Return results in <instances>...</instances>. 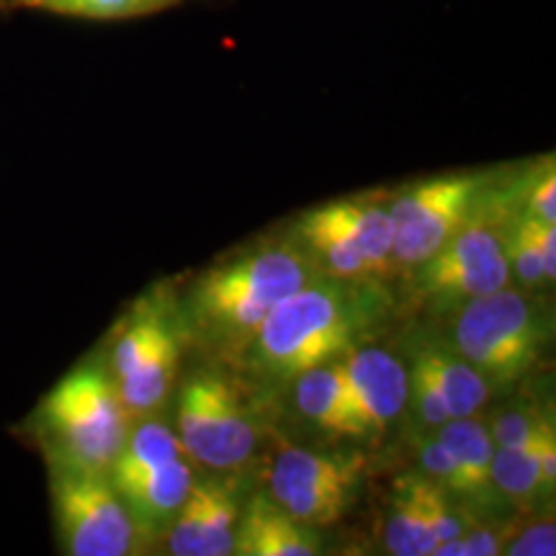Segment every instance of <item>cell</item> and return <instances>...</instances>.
<instances>
[{
	"label": "cell",
	"instance_id": "cell-25",
	"mask_svg": "<svg viewBox=\"0 0 556 556\" xmlns=\"http://www.w3.org/2000/svg\"><path fill=\"white\" fill-rule=\"evenodd\" d=\"M407 409L415 426L422 430H438L451 420L446 402L435 392L433 381L426 377L420 366L407 361Z\"/></svg>",
	"mask_w": 556,
	"mask_h": 556
},
{
	"label": "cell",
	"instance_id": "cell-14",
	"mask_svg": "<svg viewBox=\"0 0 556 556\" xmlns=\"http://www.w3.org/2000/svg\"><path fill=\"white\" fill-rule=\"evenodd\" d=\"M325 552L319 528H312L281 505H276L266 492L248 495L242 507L235 554L238 556H317Z\"/></svg>",
	"mask_w": 556,
	"mask_h": 556
},
{
	"label": "cell",
	"instance_id": "cell-17",
	"mask_svg": "<svg viewBox=\"0 0 556 556\" xmlns=\"http://www.w3.org/2000/svg\"><path fill=\"white\" fill-rule=\"evenodd\" d=\"M287 389L291 392V402H294L299 415L312 428L330 438L356 441L343 358L299 374Z\"/></svg>",
	"mask_w": 556,
	"mask_h": 556
},
{
	"label": "cell",
	"instance_id": "cell-21",
	"mask_svg": "<svg viewBox=\"0 0 556 556\" xmlns=\"http://www.w3.org/2000/svg\"><path fill=\"white\" fill-rule=\"evenodd\" d=\"M492 441L497 448H526L528 443L536 441L546 430H554V417L546 407L539 405H518L503 407L486 420Z\"/></svg>",
	"mask_w": 556,
	"mask_h": 556
},
{
	"label": "cell",
	"instance_id": "cell-22",
	"mask_svg": "<svg viewBox=\"0 0 556 556\" xmlns=\"http://www.w3.org/2000/svg\"><path fill=\"white\" fill-rule=\"evenodd\" d=\"M505 255H507V266H510V276L516 278L526 291H539L544 289L546 283H552L546 278L539 248L536 242H533L531 232H528L520 212H516V217H513L510 225H507Z\"/></svg>",
	"mask_w": 556,
	"mask_h": 556
},
{
	"label": "cell",
	"instance_id": "cell-11",
	"mask_svg": "<svg viewBox=\"0 0 556 556\" xmlns=\"http://www.w3.org/2000/svg\"><path fill=\"white\" fill-rule=\"evenodd\" d=\"M242 469L197 475L189 495L165 531V552L176 556H229L248 500Z\"/></svg>",
	"mask_w": 556,
	"mask_h": 556
},
{
	"label": "cell",
	"instance_id": "cell-9",
	"mask_svg": "<svg viewBox=\"0 0 556 556\" xmlns=\"http://www.w3.org/2000/svg\"><path fill=\"white\" fill-rule=\"evenodd\" d=\"M52 503L62 552L73 556H127L144 544L109 471L50 464Z\"/></svg>",
	"mask_w": 556,
	"mask_h": 556
},
{
	"label": "cell",
	"instance_id": "cell-26",
	"mask_svg": "<svg viewBox=\"0 0 556 556\" xmlns=\"http://www.w3.org/2000/svg\"><path fill=\"white\" fill-rule=\"evenodd\" d=\"M556 552V526L552 518H539L533 523L518 526L510 541H507L505 554L510 556H552Z\"/></svg>",
	"mask_w": 556,
	"mask_h": 556
},
{
	"label": "cell",
	"instance_id": "cell-12",
	"mask_svg": "<svg viewBox=\"0 0 556 556\" xmlns=\"http://www.w3.org/2000/svg\"><path fill=\"white\" fill-rule=\"evenodd\" d=\"M356 441L387 435L407 409V366L387 348L361 345L343 358Z\"/></svg>",
	"mask_w": 556,
	"mask_h": 556
},
{
	"label": "cell",
	"instance_id": "cell-1",
	"mask_svg": "<svg viewBox=\"0 0 556 556\" xmlns=\"http://www.w3.org/2000/svg\"><path fill=\"white\" fill-rule=\"evenodd\" d=\"M392 307L387 283L315 276L278 302L238 364L263 384L289 387L299 374L377 338Z\"/></svg>",
	"mask_w": 556,
	"mask_h": 556
},
{
	"label": "cell",
	"instance_id": "cell-23",
	"mask_svg": "<svg viewBox=\"0 0 556 556\" xmlns=\"http://www.w3.org/2000/svg\"><path fill=\"white\" fill-rule=\"evenodd\" d=\"M518 212L536 214L546 222H556V173L554 157L541 160L536 168L526 170L510 184Z\"/></svg>",
	"mask_w": 556,
	"mask_h": 556
},
{
	"label": "cell",
	"instance_id": "cell-19",
	"mask_svg": "<svg viewBox=\"0 0 556 556\" xmlns=\"http://www.w3.org/2000/svg\"><path fill=\"white\" fill-rule=\"evenodd\" d=\"M384 544L394 556H433L435 536L415 492V471L394 479L387 500Z\"/></svg>",
	"mask_w": 556,
	"mask_h": 556
},
{
	"label": "cell",
	"instance_id": "cell-20",
	"mask_svg": "<svg viewBox=\"0 0 556 556\" xmlns=\"http://www.w3.org/2000/svg\"><path fill=\"white\" fill-rule=\"evenodd\" d=\"M26 9H37L58 16L90 18V21H119L152 16V13L168 11L180 0H16Z\"/></svg>",
	"mask_w": 556,
	"mask_h": 556
},
{
	"label": "cell",
	"instance_id": "cell-16",
	"mask_svg": "<svg viewBox=\"0 0 556 556\" xmlns=\"http://www.w3.org/2000/svg\"><path fill=\"white\" fill-rule=\"evenodd\" d=\"M409 361L420 366L426 377L433 381L435 392L446 402L451 420L482 415L495 394L482 374L467 358L458 356L448 340L420 338L409 353Z\"/></svg>",
	"mask_w": 556,
	"mask_h": 556
},
{
	"label": "cell",
	"instance_id": "cell-18",
	"mask_svg": "<svg viewBox=\"0 0 556 556\" xmlns=\"http://www.w3.org/2000/svg\"><path fill=\"white\" fill-rule=\"evenodd\" d=\"M556 462L528 448H497L492 456V484L507 507L533 513L554 495Z\"/></svg>",
	"mask_w": 556,
	"mask_h": 556
},
{
	"label": "cell",
	"instance_id": "cell-24",
	"mask_svg": "<svg viewBox=\"0 0 556 556\" xmlns=\"http://www.w3.org/2000/svg\"><path fill=\"white\" fill-rule=\"evenodd\" d=\"M415 443H417V471H420V475H426L428 479H433L435 484H441L443 490L451 492L458 503H464L471 510L467 482H464V477L456 467L454 456H451L448 448L438 441V435L433 433V430H422V435H417Z\"/></svg>",
	"mask_w": 556,
	"mask_h": 556
},
{
	"label": "cell",
	"instance_id": "cell-8",
	"mask_svg": "<svg viewBox=\"0 0 556 556\" xmlns=\"http://www.w3.org/2000/svg\"><path fill=\"white\" fill-rule=\"evenodd\" d=\"M492 173H441L413 180L387 199L397 274L435 255L471 219Z\"/></svg>",
	"mask_w": 556,
	"mask_h": 556
},
{
	"label": "cell",
	"instance_id": "cell-10",
	"mask_svg": "<svg viewBox=\"0 0 556 556\" xmlns=\"http://www.w3.org/2000/svg\"><path fill=\"white\" fill-rule=\"evenodd\" d=\"M366 482L358 451L283 448L268 464L266 495L312 528H330L348 516Z\"/></svg>",
	"mask_w": 556,
	"mask_h": 556
},
{
	"label": "cell",
	"instance_id": "cell-13",
	"mask_svg": "<svg viewBox=\"0 0 556 556\" xmlns=\"http://www.w3.org/2000/svg\"><path fill=\"white\" fill-rule=\"evenodd\" d=\"M193 477H197L193 462L189 456H180L176 462L160 464V467L139 471V475L111 479L127 503L144 544L155 536H165L170 520L176 518L189 495Z\"/></svg>",
	"mask_w": 556,
	"mask_h": 556
},
{
	"label": "cell",
	"instance_id": "cell-2",
	"mask_svg": "<svg viewBox=\"0 0 556 556\" xmlns=\"http://www.w3.org/2000/svg\"><path fill=\"white\" fill-rule=\"evenodd\" d=\"M315 276V266L289 238L255 242L219 258L178 294L189 345L222 364H238L278 302Z\"/></svg>",
	"mask_w": 556,
	"mask_h": 556
},
{
	"label": "cell",
	"instance_id": "cell-15",
	"mask_svg": "<svg viewBox=\"0 0 556 556\" xmlns=\"http://www.w3.org/2000/svg\"><path fill=\"white\" fill-rule=\"evenodd\" d=\"M438 441L454 456L458 471L469 490V505L479 518H505L507 505L492 484V456L495 441L482 417H454L446 426L433 430Z\"/></svg>",
	"mask_w": 556,
	"mask_h": 556
},
{
	"label": "cell",
	"instance_id": "cell-5",
	"mask_svg": "<svg viewBox=\"0 0 556 556\" xmlns=\"http://www.w3.org/2000/svg\"><path fill=\"white\" fill-rule=\"evenodd\" d=\"M186 345L178 294L168 283L144 291L119 317L103 366L131 420L163 409L178 381Z\"/></svg>",
	"mask_w": 556,
	"mask_h": 556
},
{
	"label": "cell",
	"instance_id": "cell-6",
	"mask_svg": "<svg viewBox=\"0 0 556 556\" xmlns=\"http://www.w3.org/2000/svg\"><path fill=\"white\" fill-rule=\"evenodd\" d=\"M131 417L101 358L75 366L39 407L50 464L109 471L127 441Z\"/></svg>",
	"mask_w": 556,
	"mask_h": 556
},
{
	"label": "cell",
	"instance_id": "cell-4",
	"mask_svg": "<svg viewBox=\"0 0 556 556\" xmlns=\"http://www.w3.org/2000/svg\"><path fill=\"white\" fill-rule=\"evenodd\" d=\"M518 206L510 186L492 178L471 219L426 263L407 270L409 299L435 315H451L462 304L510 287L505 232Z\"/></svg>",
	"mask_w": 556,
	"mask_h": 556
},
{
	"label": "cell",
	"instance_id": "cell-3",
	"mask_svg": "<svg viewBox=\"0 0 556 556\" xmlns=\"http://www.w3.org/2000/svg\"><path fill=\"white\" fill-rule=\"evenodd\" d=\"M448 345L482 374L492 392H507L546 361L552 312L531 291L503 287L451 312Z\"/></svg>",
	"mask_w": 556,
	"mask_h": 556
},
{
	"label": "cell",
	"instance_id": "cell-7",
	"mask_svg": "<svg viewBox=\"0 0 556 556\" xmlns=\"http://www.w3.org/2000/svg\"><path fill=\"white\" fill-rule=\"evenodd\" d=\"M176 433L193 464L208 471L245 469L261 446L258 409L225 366H201L180 384Z\"/></svg>",
	"mask_w": 556,
	"mask_h": 556
}]
</instances>
